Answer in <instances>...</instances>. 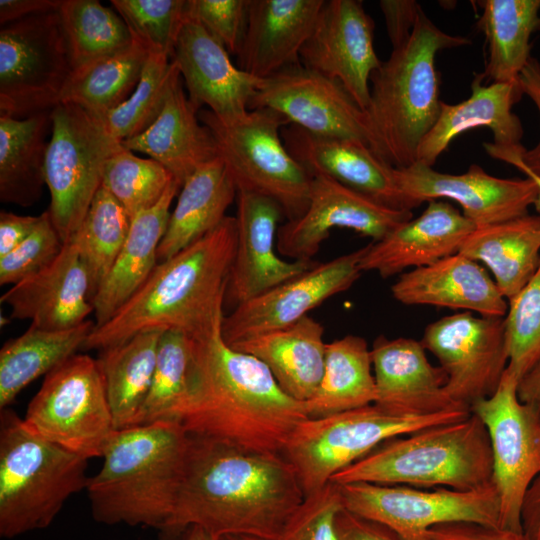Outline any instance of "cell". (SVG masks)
I'll list each match as a JSON object with an SVG mask.
<instances>
[{"instance_id":"cell-12","label":"cell","mask_w":540,"mask_h":540,"mask_svg":"<svg viewBox=\"0 0 540 540\" xmlns=\"http://www.w3.org/2000/svg\"><path fill=\"white\" fill-rule=\"evenodd\" d=\"M72 71L57 11L1 26L0 115L51 111Z\"/></svg>"},{"instance_id":"cell-61","label":"cell","mask_w":540,"mask_h":540,"mask_svg":"<svg viewBox=\"0 0 540 540\" xmlns=\"http://www.w3.org/2000/svg\"><path fill=\"white\" fill-rule=\"evenodd\" d=\"M524 174L527 175V177H530L531 179L534 180V182L537 184L538 186V189H539V194H538V197L534 203V206L537 210V212L540 214V177L535 175L534 173L532 172H529L527 170L523 171Z\"/></svg>"},{"instance_id":"cell-7","label":"cell","mask_w":540,"mask_h":540,"mask_svg":"<svg viewBox=\"0 0 540 540\" xmlns=\"http://www.w3.org/2000/svg\"><path fill=\"white\" fill-rule=\"evenodd\" d=\"M88 460L34 432L10 408L0 413V536L47 528L86 488Z\"/></svg>"},{"instance_id":"cell-58","label":"cell","mask_w":540,"mask_h":540,"mask_svg":"<svg viewBox=\"0 0 540 540\" xmlns=\"http://www.w3.org/2000/svg\"><path fill=\"white\" fill-rule=\"evenodd\" d=\"M518 398L540 416V361L518 382Z\"/></svg>"},{"instance_id":"cell-20","label":"cell","mask_w":540,"mask_h":540,"mask_svg":"<svg viewBox=\"0 0 540 540\" xmlns=\"http://www.w3.org/2000/svg\"><path fill=\"white\" fill-rule=\"evenodd\" d=\"M395 176L415 208L425 201L451 199L476 227L527 215L539 194L537 184L530 177L499 178L477 164L470 165L462 174H449L416 162L406 168H395Z\"/></svg>"},{"instance_id":"cell-31","label":"cell","mask_w":540,"mask_h":540,"mask_svg":"<svg viewBox=\"0 0 540 540\" xmlns=\"http://www.w3.org/2000/svg\"><path fill=\"white\" fill-rule=\"evenodd\" d=\"M181 185L173 180L153 207L131 218L126 241L93 298L95 326L107 322L147 281L158 264L170 207Z\"/></svg>"},{"instance_id":"cell-24","label":"cell","mask_w":540,"mask_h":540,"mask_svg":"<svg viewBox=\"0 0 540 540\" xmlns=\"http://www.w3.org/2000/svg\"><path fill=\"white\" fill-rule=\"evenodd\" d=\"M291 155L311 174L322 175L388 207L412 211L400 189L395 167L358 140L312 134L289 124L281 132Z\"/></svg>"},{"instance_id":"cell-16","label":"cell","mask_w":540,"mask_h":540,"mask_svg":"<svg viewBox=\"0 0 540 540\" xmlns=\"http://www.w3.org/2000/svg\"><path fill=\"white\" fill-rule=\"evenodd\" d=\"M267 108L319 136L355 139L370 147L365 112L344 86L301 63L263 79L249 110Z\"/></svg>"},{"instance_id":"cell-4","label":"cell","mask_w":540,"mask_h":540,"mask_svg":"<svg viewBox=\"0 0 540 540\" xmlns=\"http://www.w3.org/2000/svg\"><path fill=\"white\" fill-rule=\"evenodd\" d=\"M188 433L159 421L117 430L86 490L102 524L143 526L161 535L172 516L183 473Z\"/></svg>"},{"instance_id":"cell-42","label":"cell","mask_w":540,"mask_h":540,"mask_svg":"<svg viewBox=\"0 0 540 540\" xmlns=\"http://www.w3.org/2000/svg\"><path fill=\"white\" fill-rule=\"evenodd\" d=\"M130 224L131 217L125 209L101 186L69 240L87 269L93 298L122 249Z\"/></svg>"},{"instance_id":"cell-28","label":"cell","mask_w":540,"mask_h":540,"mask_svg":"<svg viewBox=\"0 0 540 540\" xmlns=\"http://www.w3.org/2000/svg\"><path fill=\"white\" fill-rule=\"evenodd\" d=\"M324 1L250 0L246 31L237 55L239 68L265 79L300 63L301 48Z\"/></svg>"},{"instance_id":"cell-8","label":"cell","mask_w":540,"mask_h":540,"mask_svg":"<svg viewBox=\"0 0 540 540\" xmlns=\"http://www.w3.org/2000/svg\"><path fill=\"white\" fill-rule=\"evenodd\" d=\"M457 409L421 417L384 412L375 404L320 418H307L289 435L283 456L294 467L305 497L323 489L331 478L388 439L456 422L470 415Z\"/></svg>"},{"instance_id":"cell-5","label":"cell","mask_w":540,"mask_h":540,"mask_svg":"<svg viewBox=\"0 0 540 540\" xmlns=\"http://www.w3.org/2000/svg\"><path fill=\"white\" fill-rule=\"evenodd\" d=\"M470 43L442 31L420 9L409 38L393 48L370 77V102L364 112L370 149L378 157L395 168L416 163L420 143L441 111L436 54Z\"/></svg>"},{"instance_id":"cell-53","label":"cell","mask_w":540,"mask_h":540,"mask_svg":"<svg viewBox=\"0 0 540 540\" xmlns=\"http://www.w3.org/2000/svg\"><path fill=\"white\" fill-rule=\"evenodd\" d=\"M338 540H404L391 528L344 507L335 520Z\"/></svg>"},{"instance_id":"cell-49","label":"cell","mask_w":540,"mask_h":540,"mask_svg":"<svg viewBox=\"0 0 540 540\" xmlns=\"http://www.w3.org/2000/svg\"><path fill=\"white\" fill-rule=\"evenodd\" d=\"M250 0H186V18L199 23L229 54L238 55Z\"/></svg>"},{"instance_id":"cell-40","label":"cell","mask_w":540,"mask_h":540,"mask_svg":"<svg viewBox=\"0 0 540 540\" xmlns=\"http://www.w3.org/2000/svg\"><path fill=\"white\" fill-rule=\"evenodd\" d=\"M148 56V50L133 40L120 52L72 70L60 103L75 104L93 115L103 116L129 98Z\"/></svg>"},{"instance_id":"cell-11","label":"cell","mask_w":540,"mask_h":540,"mask_svg":"<svg viewBox=\"0 0 540 540\" xmlns=\"http://www.w3.org/2000/svg\"><path fill=\"white\" fill-rule=\"evenodd\" d=\"M25 423L48 441L87 460L102 457L117 431L97 359L75 354L45 376Z\"/></svg>"},{"instance_id":"cell-50","label":"cell","mask_w":540,"mask_h":540,"mask_svg":"<svg viewBox=\"0 0 540 540\" xmlns=\"http://www.w3.org/2000/svg\"><path fill=\"white\" fill-rule=\"evenodd\" d=\"M343 507L338 485L329 482L305 497L279 540H338L335 520Z\"/></svg>"},{"instance_id":"cell-34","label":"cell","mask_w":540,"mask_h":540,"mask_svg":"<svg viewBox=\"0 0 540 540\" xmlns=\"http://www.w3.org/2000/svg\"><path fill=\"white\" fill-rule=\"evenodd\" d=\"M237 196L234 180L221 157L190 175L178 193L166 232L158 247L163 261L215 229Z\"/></svg>"},{"instance_id":"cell-47","label":"cell","mask_w":540,"mask_h":540,"mask_svg":"<svg viewBox=\"0 0 540 540\" xmlns=\"http://www.w3.org/2000/svg\"><path fill=\"white\" fill-rule=\"evenodd\" d=\"M509 301L504 317L506 370L519 380L540 361V266Z\"/></svg>"},{"instance_id":"cell-36","label":"cell","mask_w":540,"mask_h":540,"mask_svg":"<svg viewBox=\"0 0 540 540\" xmlns=\"http://www.w3.org/2000/svg\"><path fill=\"white\" fill-rule=\"evenodd\" d=\"M94 326L91 320L65 330L30 325L22 335L5 342L0 350V410L9 408L34 380L83 349Z\"/></svg>"},{"instance_id":"cell-32","label":"cell","mask_w":540,"mask_h":540,"mask_svg":"<svg viewBox=\"0 0 540 540\" xmlns=\"http://www.w3.org/2000/svg\"><path fill=\"white\" fill-rule=\"evenodd\" d=\"M323 334V326L308 315L287 328L230 346L263 362L287 395L305 403L322 379L327 344Z\"/></svg>"},{"instance_id":"cell-30","label":"cell","mask_w":540,"mask_h":540,"mask_svg":"<svg viewBox=\"0 0 540 540\" xmlns=\"http://www.w3.org/2000/svg\"><path fill=\"white\" fill-rule=\"evenodd\" d=\"M164 166L182 185L202 166L219 157L217 142L185 94L182 78L174 83L156 121L141 134L121 142Z\"/></svg>"},{"instance_id":"cell-19","label":"cell","mask_w":540,"mask_h":540,"mask_svg":"<svg viewBox=\"0 0 540 540\" xmlns=\"http://www.w3.org/2000/svg\"><path fill=\"white\" fill-rule=\"evenodd\" d=\"M374 29L362 1H324L299 54L303 66L339 81L363 111L370 102V77L382 63Z\"/></svg>"},{"instance_id":"cell-18","label":"cell","mask_w":540,"mask_h":540,"mask_svg":"<svg viewBox=\"0 0 540 540\" xmlns=\"http://www.w3.org/2000/svg\"><path fill=\"white\" fill-rule=\"evenodd\" d=\"M362 247L325 263L236 306L223 317L221 331L232 345L256 335L294 325L330 297L348 290L360 277Z\"/></svg>"},{"instance_id":"cell-37","label":"cell","mask_w":540,"mask_h":540,"mask_svg":"<svg viewBox=\"0 0 540 540\" xmlns=\"http://www.w3.org/2000/svg\"><path fill=\"white\" fill-rule=\"evenodd\" d=\"M161 330L99 350L97 358L116 430L135 426L148 396Z\"/></svg>"},{"instance_id":"cell-54","label":"cell","mask_w":540,"mask_h":540,"mask_svg":"<svg viewBox=\"0 0 540 540\" xmlns=\"http://www.w3.org/2000/svg\"><path fill=\"white\" fill-rule=\"evenodd\" d=\"M379 6L392 48H396L409 38L422 7L413 0H381Z\"/></svg>"},{"instance_id":"cell-46","label":"cell","mask_w":540,"mask_h":540,"mask_svg":"<svg viewBox=\"0 0 540 540\" xmlns=\"http://www.w3.org/2000/svg\"><path fill=\"white\" fill-rule=\"evenodd\" d=\"M126 23L133 40L149 53L171 59L186 19V0H111Z\"/></svg>"},{"instance_id":"cell-33","label":"cell","mask_w":540,"mask_h":540,"mask_svg":"<svg viewBox=\"0 0 540 540\" xmlns=\"http://www.w3.org/2000/svg\"><path fill=\"white\" fill-rule=\"evenodd\" d=\"M458 253L482 263L501 294L510 300L540 266V214L476 227Z\"/></svg>"},{"instance_id":"cell-21","label":"cell","mask_w":540,"mask_h":540,"mask_svg":"<svg viewBox=\"0 0 540 540\" xmlns=\"http://www.w3.org/2000/svg\"><path fill=\"white\" fill-rule=\"evenodd\" d=\"M236 198L237 240L225 295L234 308L317 263L278 255V224L285 216L275 200L246 190H238Z\"/></svg>"},{"instance_id":"cell-43","label":"cell","mask_w":540,"mask_h":540,"mask_svg":"<svg viewBox=\"0 0 540 540\" xmlns=\"http://www.w3.org/2000/svg\"><path fill=\"white\" fill-rule=\"evenodd\" d=\"M180 76L176 63L168 55L149 53L140 80L129 98L98 117L119 141L135 137L159 117Z\"/></svg>"},{"instance_id":"cell-41","label":"cell","mask_w":540,"mask_h":540,"mask_svg":"<svg viewBox=\"0 0 540 540\" xmlns=\"http://www.w3.org/2000/svg\"><path fill=\"white\" fill-rule=\"evenodd\" d=\"M57 13L72 70L120 52L133 43L122 17L97 0H61Z\"/></svg>"},{"instance_id":"cell-56","label":"cell","mask_w":540,"mask_h":540,"mask_svg":"<svg viewBox=\"0 0 540 540\" xmlns=\"http://www.w3.org/2000/svg\"><path fill=\"white\" fill-rule=\"evenodd\" d=\"M61 0H1V26L34 15L57 11Z\"/></svg>"},{"instance_id":"cell-59","label":"cell","mask_w":540,"mask_h":540,"mask_svg":"<svg viewBox=\"0 0 540 540\" xmlns=\"http://www.w3.org/2000/svg\"><path fill=\"white\" fill-rule=\"evenodd\" d=\"M179 540H221L199 526H190L182 534Z\"/></svg>"},{"instance_id":"cell-23","label":"cell","mask_w":540,"mask_h":540,"mask_svg":"<svg viewBox=\"0 0 540 540\" xmlns=\"http://www.w3.org/2000/svg\"><path fill=\"white\" fill-rule=\"evenodd\" d=\"M172 60L199 111L206 105L219 120H233L249 110L263 79L235 66L228 51L199 23L185 19Z\"/></svg>"},{"instance_id":"cell-38","label":"cell","mask_w":540,"mask_h":540,"mask_svg":"<svg viewBox=\"0 0 540 540\" xmlns=\"http://www.w3.org/2000/svg\"><path fill=\"white\" fill-rule=\"evenodd\" d=\"M479 29L488 42L481 75L489 83H517L530 59L531 35L540 29V0H482Z\"/></svg>"},{"instance_id":"cell-52","label":"cell","mask_w":540,"mask_h":540,"mask_svg":"<svg viewBox=\"0 0 540 540\" xmlns=\"http://www.w3.org/2000/svg\"><path fill=\"white\" fill-rule=\"evenodd\" d=\"M423 540H530L523 532L473 522L440 524L427 531Z\"/></svg>"},{"instance_id":"cell-35","label":"cell","mask_w":540,"mask_h":540,"mask_svg":"<svg viewBox=\"0 0 540 540\" xmlns=\"http://www.w3.org/2000/svg\"><path fill=\"white\" fill-rule=\"evenodd\" d=\"M51 111L18 119L0 115V200L22 207L36 203L45 182Z\"/></svg>"},{"instance_id":"cell-55","label":"cell","mask_w":540,"mask_h":540,"mask_svg":"<svg viewBox=\"0 0 540 540\" xmlns=\"http://www.w3.org/2000/svg\"><path fill=\"white\" fill-rule=\"evenodd\" d=\"M42 215L24 216L12 212L0 213V257L21 244L37 228Z\"/></svg>"},{"instance_id":"cell-9","label":"cell","mask_w":540,"mask_h":540,"mask_svg":"<svg viewBox=\"0 0 540 540\" xmlns=\"http://www.w3.org/2000/svg\"><path fill=\"white\" fill-rule=\"evenodd\" d=\"M199 111L198 117L214 135L219 157L237 191L246 190L275 200L287 221L305 212L313 177L285 146L281 132L290 124L285 117L259 108L221 121L208 109Z\"/></svg>"},{"instance_id":"cell-13","label":"cell","mask_w":540,"mask_h":540,"mask_svg":"<svg viewBox=\"0 0 540 540\" xmlns=\"http://www.w3.org/2000/svg\"><path fill=\"white\" fill-rule=\"evenodd\" d=\"M338 488L345 509L386 525L404 540H423L432 527L452 522L499 527L500 500L493 481L473 490L366 482Z\"/></svg>"},{"instance_id":"cell-48","label":"cell","mask_w":540,"mask_h":540,"mask_svg":"<svg viewBox=\"0 0 540 540\" xmlns=\"http://www.w3.org/2000/svg\"><path fill=\"white\" fill-rule=\"evenodd\" d=\"M33 233L8 254L0 257V284L15 285L48 267L60 254L64 243L49 212H43Z\"/></svg>"},{"instance_id":"cell-14","label":"cell","mask_w":540,"mask_h":540,"mask_svg":"<svg viewBox=\"0 0 540 540\" xmlns=\"http://www.w3.org/2000/svg\"><path fill=\"white\" fill-rule=\"evenodd\" d=\"M517 386V378L505 370L496 391L476 402L471 412L481 419L490 440L499 527L523 532V500L540 473V416L520 401Z\"/></svg>"},{"instance_id":"cell-10","label":"cell","mask_w":540,"mask_h":540,"mask_svg":"<svg viewBox=\"0 0 540 540\" xmlns=\"http://www.w3.org/2000/svg\"><path fill=\"white\" fill-rule=\"evenodd\" d=\"M45 160L51 221L63 243L82 223L102 183L107 160L122 144L104 122L80 106L59 103L50 113Z\"/></svg>"},{"instance_id":"cell-26","label":"cell","mask_w":540,"mask_h":540,"mask_svg":"<svg viewBox=\"0 0 540 540\" xmlns=\"http://www.w3.org/2000/svg\"><path fill=\"white\" fill-rule=\"evenodd\" d=\"M476 228L448 202L430 200L425 210L379 241L368 244L360 260L362 271L382 278L420 268L458 253L465 238Z\"/></svg>"},{"instance_id":"cell-17","label":"cell","mask_w":540,"mask_h":540,"mask_svg":"<svg viewBox=\"0 0 540 540\" xmlns=\"http://www.w3.org/2000/svg\"><path fill=\"white\" fill-rule=\"evenodd\" d=\"M312 177L305 212L286 221L277 233L278 252L292 260H312L335 228L352 230L376 242L412 219V211L383 205L326 176Z\"/></svg>"},{"instance_id":"cell-60","label":"cell","mask_w":540,"mask_h":540,"mask_svg":"<svg viewBox=\"0 0 540 540\" xmlns=\"http://www.w3.org/2000/svg\"><path fill=\"white\" fill-rule=\"evenodd\" d=\"M221 540H269L252 535H243V534H231L221 537Z\"/></svg>"},{"instance_id":"cell-39","label":"cell","mask_w":540,"mask_h":540,"mask_svg":"<svg viewBox=\"0 0 540 540\" xmlns=\"http://www.w3.org/2000/svg\"><path fill=\"white\" fill-rule=\"evenodd\" d=\"M366 340L346 335L326 344L324 371L313 397L305 402L308 418L374 404L375 378Z\"/></svg>"},{"instance_id":"cell-44","label":"cell","mask_w":540,"mask_h":540,"mask_svg":"<svg viewBox=\"0 0 540 540\" xmlns=\"http://www.w3.org/2000/svg\"><path fill=\"white\" fill-rule=\"evenodd\" d=\"M192 360V339L180 330L161 333L152 384L135 425L176 422L186 396Z\"/></svg>"},{"instance_id":"cell-15","label":"cell","mask_w":540,"mask_h":540,"mask_svg":"<svg viewBox=\"0 0 540 540\" xmlns=\"http://www.w3.org/2000/svg\"><path fill=\"white\" fill-rule=\"evenodd\" d=\"M420 342L446 373L451 400L470 411L496 391L508 365L504 317L455 313L430 323Z\"/></svg>"},{"instance_id":"cell-25","label":"cell","mask_w":540,"mask_h":540,"mask_svg":"<svg viewBox=\"0 0 540 540\" xmlns=\"http://www.w3.org/2000/svg\"><path fill=\"white\" fill-rule=\"evenodd\" d=\"M1 302L11 309L12 318L47 330L79 326L94 313L89 274L70 241L48 267L12 285Z\"/></svg>"},{"instance_id":"cell-1","label":"cell","mask_w":540,"mask_h":540,"mask_svg":"<svg viewBox=\"0 0 540 540\" xmlns=\"http://www.w3.org/2000/svg\"><path fill=\"white\" fill-rule=\"evenodd\" d=\"M305 499L282 453L246 450L188 433L174 510L160 540H179L190 526L214 536L279 540Z\"/></svg>"},{"instance_id":"cell-22","label":"cell","mask_w":540,"mask_h":540,"mask_svg":"<svg viewBox=\"0 0 540 540\" xmlns=\"http://www.w3.org/2000/svg\"><path fill=\"white\" fill-rule=\"evenodd\" d=\"M371 358L376 386L374 404L384 412L421 417L469 410L451 400L445 389L446 373L429 362L420 341L380 335L373 342Z\"/></svg>"},{"instance_id":"cell-57","label":"cell","mask_w":540,"mask_h":540,"mask_svg":"<svg viewBox=\"0 0 540 540\" xmlns=\"http://www.w3.org/2000/svg\"><path fill=\"white\" fill-rule=\"evenodd\" d=\"M521 524L525 536L540 540V473L529 486L522 504Z\"/></svg>"},{"instance_id":"cell-3","label":"cell","mask_w":540,"mask_h":540,"mask_svg":"<svg viewBox=\"0 0 540 540\" xmlns=\"http://www.w3.org/2000/svg\"><path fill=\"white\" fill-rule=\"evenodd\" d=\"M237 240L235 217L175 255L158 262L143 286L104 324L94 326L83 349H104L136 334L180 330L193 335L224 314Z\"/></svg>"},{"instance_id":"cell-45","label":"cell","mask_w":540,"mask_h":540,"mask_svg":"<svg viewBox=\"0 0 540 540\" xmlns=\"http://www.w3.org/2000/svg\"><path fill=\"white\" fill-rule=\"evenodd\" d=\"M173 180L172 174L156 160L138 157L121 146L107 160L101 186L132 218L155 206Z\"/></svg>"},{"instance_id":"cell-27","label":"cell","mask_w":540,"mask_h":540,"mask_svg":"<svg viewBox=\"0 0 540 540\" xmlns=\"http://www.w3.org/2000/svg\"><path fill=\"white\" fill-rule=\"evenodd\" d=\"M392 296L405 305H431L480 316L504 317L505 297L480 263L461 253L402 273L391 286Z\"/></svg>"},{"instance_id":"cell-2","label":"cell","mask_w":540,"mask_h":540,"mask_svg":"<svg viewBox=\"0 0 540 540\" xmlns=\"http://www.w3.org/2000/svg\"><path fill=\"white\" fill-rule=\"evenodd\" d=\"M223 317L190 335L189 384L176 422L192 435L282 453L291 432L308 418L305 403L287 395L263 362L224 340Z\"/></svg>"},{"instance_id":"cell-51","label":"cell","mask_w":540,"mask_h":540,"mask_svg":"<svg viewBox=\"0 0 540 540\" xmlns=\"http://www.w3.org/2000/svg\"><path fill=\"white\" fill-rule=\"evenodd\" d=\"M523 94L536 105L540 116V62L530 57L518 78ZM488 155L497 160L515 166L520 171H529L540 177V138L531 149L524 147L516 150L489 149Z\"/></svg>"},{"instance_id":"cell-6","label":"cell","mask_w":540,"mask_h":540,"mask_svg":"<svg viewBox=\"0 0 540 540\" xmlns=\"http://www.w3.org/2000/svg\"><path fill=\"white\" fill-rule=\"evenodd\" d=\"M492 473L486 427L471 412L456 422L388 439L330 482L473 490L491 483Z\"/></svg>"},{"instance_id":"cell-29","label":"cell","mask_w":540,"mask_h":540,"mask_svg":"<svg viewBox=\"0 0 540 540\" xmlns=\"http://www.w3.org/2000/svg\"><path fill=\"white\" fill-rule=\"evenodd\" d=\"M483 83L481 73L476 74L469 98L453 105L441 102L439 117L418 148L417 163L433 167L454 138L475 127H488L496 147L523 146L522 123L512 112L513 105L523 95L519 82Z\"/></svg>"}]
</instances>
